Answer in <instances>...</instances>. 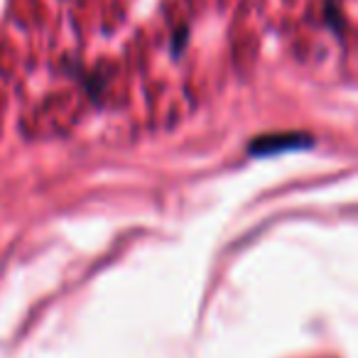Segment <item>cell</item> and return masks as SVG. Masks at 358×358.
Wrapping results in <instances>:
<instances>
[{"mask_svg":"<svg viewBox=\"0 0 358 358\" xmlns=\"http://www.w3.org/2000/svg\"><path fill=\"white\" fill-rule=\"evenodd\" d=\"M187 45H189V27L179 25L177 30H174V35H172V57H174V59H179V57H182V52L187 50Z\"/></svg>","mask_w":358,"mask_h":358,"instance_id":"obj_3","label":"cell"},{"mask_svg":"<svg viewBox=\"0 0 358 358\" xmlns=\"http://www.w3.org/2000/svg\"><path fill=\"white\" fill-rule=\"evenodd\" d=\"M324 22H327L336 35L346 32V20H343V15H341V8H336V0H327V3H324Z\"/></svg>","mask_w":358,"mask_h":358,"instance_id":"obj_2","label":"cell"},{"mask_svg":"<svg viewBox=\"0 0 358 358\" xmlns=\"http://www.w3.org/2000/svg\"><path fill=\"white\" fill-rule=\"evenodd\" d=\"M314 145H317V138L309 133H270L250 140L245 152L250 157H275V155L292 152V150H312Z\"/></svg>","mask_w":358,"mask_h":358,"instance_id":"obj_1","label":"cell"}]
</instances>
